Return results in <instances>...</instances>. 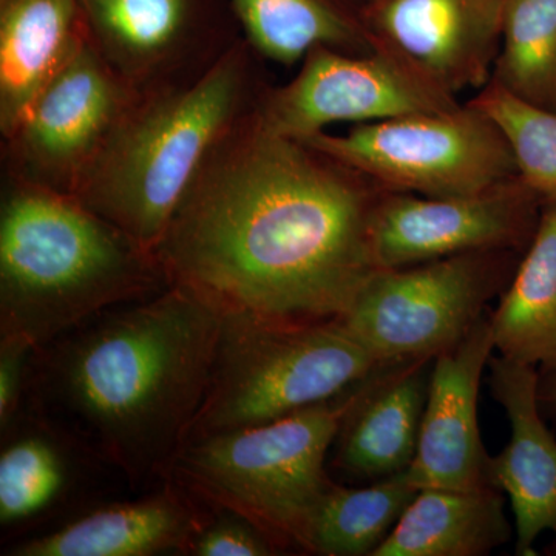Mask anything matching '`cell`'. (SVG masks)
Wrapping results in <instances>:
<instances>
[{
	"label": "cell",
	"mask_w": 556,
	"mask_h": 556,
	"mask_svg": "<svg viewBox=\"0 0 556 556\" xmlns=\"http://www.w3.org/2000/svg\"><path fill=\"white\" fill-rule=\"evenodd\" d=\"M206 518L193 540L189 556H276L283 555L273 538L257 525L230 510L206 503Z\"/></svg>",
	"instance_id": "484cf974"
},
{
	"label": "cell",
	"mask_w": 556,
	"mask_h": 556,
	"mask_svg": "<svg viewBox=\"0 0 556 556\" xmlns=\"http://www.w3.org/2000/svg\"><path fill=\"white\" fill-rule=\"evenodd\" d=\"M459 105L456 97L376 43L362 53L327 47L311 50L294 79L265 87L255 115L274 134L302 141L332 124L376 123Z\"/></svg>",
	"instance_id": "9c48e42d"
},
{
	"label": "cell",
	"mask_w": 556,
	"mask_h": 556,
	"mask_svg": "<svg viewBox=\"0 0 556 556\" xmlns=\"http://www.w3.org/2000/svg\"><path fill=\"white\" fill-rule=\"evenodd\" d=\"M522 255L507 249L473 251L379 269L339 320L379 364L433 361L485 317Z\"/></svg>",
	"instance_id": "52a82bcc"
},
{
	"label": "cell",
	"mask_w": 556,
	"mask_h": 556,
	"mask_svg": "<svg viewBox=\"0 0 556 556\" xmlns=\"http://www.w3.org/2000/svg\"><path fill=\"white\" fill-rule=\"evenodd\" d=\"M554 540L547 544L546 548H544V554L548 556H556V532L554 533Z\"/></svg>",
	"instance_id": "f546056e"
},
{
	"label": "cell",
	"mask_w": 556,
	"mask_h": 556,
	"mask_svg": "<svg viewBox=\"0 0 556 556\" xmlns=\"http://www.w3.org/2000/svg\"><path fill=\"white\" fill-rule=\"evenodd\" d=\"M348 391L263 426L190 441L172 478L251 519L283 555H308L311 521L336 482L329 455Z\"/></svg>",
	"instance_id": "5b68a950"
},
{
	"label": "cell",
	"mask_w": 556,
	"mask_h": 556,
	"mask_svg": "<svg viewBox=\"0 0 556 556\" xmlns=\"http://www.w3.org/2000/svg\"><path fill=\"white\" fill-rule=\"evenodd\" d=\"M89 40L80 0H0V134Z\"/></svg>",
	"instance_id": "d6986e66"
},
{
	"label": "cell",
	"mask_w": 556,
	"mask_h": 556,
	"mask_svg": "<svg viewBox=\"0 0 556 556\" xmlns=\"http://www.w3.org/2000/svg\"><path fill=\"white\" fill-rule=\"evenodd\" d=\"M378 365L340 320H274L225 308L188 444L338 397Z\"/></svg>",
	"instance_id": "8992f818"
},
{
	"label": "cell",
	"mask_w": 556,
	"mask_h": 556,
	"mask_svg": "<svg viewBox=\"0 0 556 556\" xmlns=\"http://www.w3.org/2000/svg\"><path fill=\"white\" fill-rule=\"evenodd\" d=\"M544 203L521 177L459 197L387 192L371 225L379 269L404 268L473 251L525 252Z\"/></svg>",
	"instance_id": "8fae6325"
},
{
	"label": "cell",
	"mask_w": 556,
	"mask_h": 556,
	"mask_svg": "<svg viewBox=\"0 0 556 556\" xmlns=\"http://www.w3.org/2000/svg\"><path fill=\"white\" fill-rule=\"evenodd\" d=\"M214 299L172 283L33 350L24 408L75 438L135 495L166 484L206 394Z\"/></svg>",
	"instance_id": "7a4b0ae2"
},
{
	"label": "cell",
	"mask_w": 556,
	"mask_h": 556,
	"mask_svg": "<svg viewBox=\"0 0 556 556\" xmlns=\"http://www.w3.org/2000/svg\"><path fill=\"white\" fill-rule=\"evenodd\" d=\"M33 350L27 340L0 336V431L7 430L24 408Z\"/></svg>",
	"instance_id": "4316f807"
},
{
	"label": "cell",
	"mask_w": 556,
	"mask_h": 556,
	"mask_svg": "<svg viewBox=\"0 0 556 556\" xmlns=\"http://www.w3.org/2000/svg\"><path fill=\"white\" fill-rule=\"evenodd\" d=\"M137 94L87 40L2 139L5 177L73 195Z\"/></svg>",
	"instance_id": "30bf717a"
},
{
	"label": "cell",
	"mask_w": 556,
	"mask_h": 556,
	"mask_svg": "<svg viewBox=\"0 0 556 556\" xmlns=\"http://www.w3.org/2000/svg\"><path fill=\"white\" fill-rule=\"evenodd\" d=\"M244 40L262 60L302 64L318 47L362 53L375 49L362 13L346 0H230Z\"/></svg>",
	"instance_id": "7402d4cb"
},
{
	"label": "cell",
	"mask_w": 556,
	"mask_h": 556,
	"mask_svg": "<svg viewBox=\"0 0 556 556\" xmlns=\"http://www.w3.org/2000/svg\"><path fill=\"white\" fill-rule=\"evenodd\" d=\"M0 439L3 547L56 529L109 501L135 495L115 468L27 409L0 431Z\"/></svg>",
	"instance_id": "7c38bea8"
},
{
	"label": "cell",
	"mask_w": 556,
	"mask_h": 556,
	"mask_svg": "<svg viewBox=\"0 0 556 556\" xmlns=\"http://www.w3.org/2000/svg\"><path fill=\"white\" fill-rule=\"evenodd\" d=\"M490 325L500 356L540 371L556 369V204H544L532 243L490 311Z\"/></svg>",
	"instance_id": "44dd1931"
},
{
	"label": "cell",
	"mask_w": 556,
	"mask_h": 556,
	"mask_svg": "<svg viewBox=\"0 0 556 556\" xmlns=\"http://www.w3.org/2000/svg\"><path fill=\"white\" fill-rule=\"evenodd\" d=\"M433 362L380 364L350 388L331 448L332 470L358 482L408 470L419 444Z\"/></svg>",
	"instance_id": "e0dca14e"
},
{
	"label": "cell",
	"mask_w": 556,
	"mask_h": 556,
	"mask_svg": "<svg viewBox=\"0 0 556 556\" xmlns=\"http://www.w3.org/2000/svg\"><path fill=\"white\" fill-rule=\"evenodd\" d=\"M489 369L490 390L511 430L506 447L492 456L490 478L510 500L515 554L533 556L538 538L556 532V437L538 401L540 369L503 356H492Z\"/></svg>",
	"instance_id": "ac0fdd59"
},
{
	"label": "cell",
	"mask_w": 556,
	"mask_h": 556,
	"mask_svg": "<svg viewBox=\"0 0 556 556\" xmlns=\"http://www.w3.org/2000/svg\"><path fill=\"white\" fill-rule=\"evenodd\" d=\"M538 401H540L541 412L556 416V369L540 371Z\"/></svg>",
	"instance_id": "83f0119b"
},
{
	"label": "cell",
	"mask_w": 556,
	"mask_h": 556,
	"mask_svg": "<svg viewBox=\"0 0 556 556\" xmlns=\"http://www.w3.org/2000/svg\"><path fill=\"white\" fill-rule=\"evenodd\" d=\"M302 141L390 192L470 195L519 175L506 135L470 101L447 112L356 124L345 134L320 131Z\"/></svg>",
	"instance_id": "ba28073f"
},
{
	"label": "cell",
	"mask_w": 556,
	"mask_h": 556,
	"mask_svg": "<svg viewBox=\"0 0 556 556\" xmlns=\"http://www.w3.org/2000/svg\"><path fill=\"white\" fill-rule=\"evenodd\" d=\"M94 50L137 93L199 75L230 43L212 38L199 0H80Z\"/></svg>",
	"instance_id": "5bb4252c"
},
{
	"label": "cell",
	"mask_w": 556,
	"mask_h": 556,
	"mask_svg": "<svg viewBox=\"0 0 556 556\" xmlns=\"http://www.w3.org/2000/svg\"><path fill=\"white\" fill-rule=\"evenodd\" d=\"M155 252L76 197L5 177L0 336L49 345L105 311L170 287Z\"/></svg>",
	"instance_id": "3957f363"
},
{
	"label": "cell",
	"mask_w": 556,
	"mask_h": 556,
	"mask_svg": "<svg viewBox=\"0 0 556 556\" xmlns=\"http://www.w3.org/2000/svg\"><path fill=\"white\" fill-rule=\"evenodd\" d=\"M470 102L506 135L519 177L544 204H556V112L527 104L492 83Z\"/></svg>",
	"instance_id": "d4e9b609"
},
{
	"label": "cell",
	"mask_w": 556,
	"mask_h": 556,
	"mask_svg": "<svg viewBox=\"0 0 556 556\" xmlns=\"http://www.w3.org/2000/svg\"><path fill=\"white\" fill-rule=\"evenodd\" d=\"M504 9L506 0H375L362 20L375 43L457 98L492 78Z\"/></svg>",
	"instance_id": "4fadbf2b"
},
{
	"label": "cell",
	"mask_w": 556,
	"mask_h": 556,
	"mask_svg": "<svg viewBox=\"0 0 556 556\" xmlns=\"http://www.w3.org/2000/svg\"><path fill=\"white\" fill-rule=\"evenodd\" d=\"M204 518L203 500L172 478L149 492L109 501L56 529L2 547V555H189Z\"/></svg>",
	"instance_id": "2e32d148"
},
{
	"label": "cell",
	"mask_w": 556,
	"mask_h": 556,
	"mask_svg": "<svg viewBox=\"0 0 556 556\" xmlns=\"http://www.w3.org/2000/svg\"><path fill=\"white\" fill-rule=\"evenodd\" d=\"M390 190L255 108L208 156L155 249L170 283L285 321L345 316L378 273L376 207Z\"/></svg>",
	"instance_id": "6da1fadb"
},
{
	"label": "cell",
	"mask_w": 556,
	"mask_h": 556,
	"mask_svg": "<svg viewBox=\"0 0 556 556\" xmlns=\"http://www.w3.org/2000/svg\"><path fill=\"white\" fill-rule=\"evenodd\" d=\"M489 83L527 104L556 112V0H506Z\"/></svg>",
	"instance_id": "cb8c5ba5"
},
{
	"label": "cell",
	"mask_w": 556,
	"mask_h": 556,
	"mask_svg": "<svg viewBox=\"0 0 556 556\" xmlns=\"http://www.w3.org/2000/svg\"><path fill=\"white\" fill-rule=\"evenodd\" d=\"M346 2H350L351 5L356 7L358 11H364L367 9L368 5H371L375 0H346Z\"/></svg>",
	"instance_id": "f1b7e54d"
},
{
	"label": "cell",
	"mask_w": 556,
	"mask_h": 556,
	"mask_svg": "<svg viewBox=\"0 0 556 556\" xmlns=\"http://www.w3.org/2000/svg\"><path fill=\"white\" fill-rule=\"evenodd\" d=\"M416 493L405 473L364 486L334 482L311 521L308 555L375 556Z\"/></svg>",
	"instance_id": "603a6c76"
},
{
	"label": "cell",
	"mask_w": 556,
	"mask_h": 556,
	"mask_svg": "<svg viewBox=\"0 0 556 556\" xmlns=\"http://www.w3.org/2000/svg\"><path fill=\"white\" fill-rule=\"evenodd\" d=\"M511 535L501 490L420 489L375 556H484Z\"/></svg>",
	"instance_id": "ffe728a7"
},
{
	"label": "cell",
	"mask_w": 556,
	"mask_h": 556,
	"mask_svg": "<svg viewBox=\"0 0 556 556\" xmlns=\"http://www.w3.org/2000/svg\"><path fill=\"white\" fill-rule=\"evenodd\" d=\"M493 351L489 311L459 345L434 358L416 457L405 471L417 490L493 486L478 420L479 387Z\"/></svg>",
	"instance_id": "9a60e30c"
},
{
	"label": "cell",
	"mask_w": 556,
	"mask_h": 556,
	"mask_svg": "<svg viewBox=\"0 0 556 556\" xmlns=\"http://www.w3.org/2000/svg\"><path fill=\"white\" fill-rule=\"evenodd\" d=\"M255 58L237 40L193 78L138 93L73 197L155 252L208 156L257 105Z\"/></svg>",
	"instance_id": "277c9868"
}]
</instances>
